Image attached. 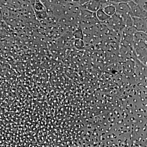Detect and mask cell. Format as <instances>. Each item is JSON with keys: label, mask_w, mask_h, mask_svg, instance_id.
Returning <instances> with one entry per match:
<instances>
[{"label": "cell", "mask_w": 147, "mask_h": 147, "mask_svg": "<svg viewBox=\"0 0 147 147\" xmlns=\"http://www.w3.org/2000/svg\"><path fill=\"white\" fill-rule=\"evenodd\" d=\"M34 7L36 11H46V8L44 6L43 3L40 1H36L35 3Z\"/></svg>", "instance_id": "obj_1"}]
</instances>
